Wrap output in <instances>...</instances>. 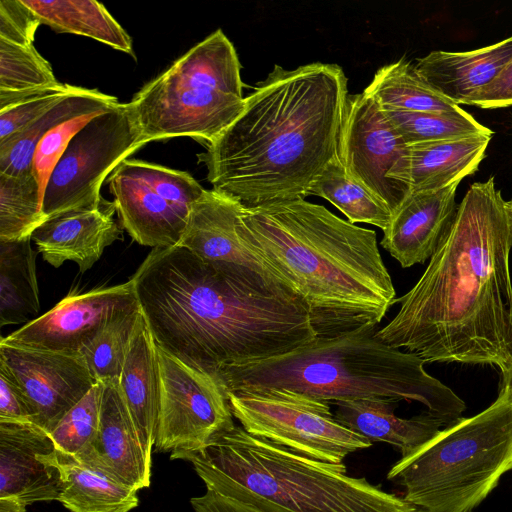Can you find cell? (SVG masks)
<instances>
[{"label": "cell", "instance_id": "1", "mask_svg": "<svg viewBox=\"0 0 512 512\" xmlns=\"http://www.w3.org/2000/svg\"><path fill=\"white\" fill-rule=\"evenodd\" d=\"M512 205L492 176L470 186L453 223L400 308L384 343L425 362L512 363Z\"/></svg>", "mask_w": 512, "mask_h": 512}, {"label": "cell", "instance_id": "2", "mask_svg": "<svg viewBox=\"0 0 512 512\" xmlns=\"http://www.w3.org/2000/svg\"><path fill=\"white\" fill-rule=\"evenodd\" d=\"M348 95L337 64L274 65L199 156L213 190L246 209L304 199L337 155Z\"/></svg>", "mask_w": 512, "mask_h": 512}, {"label": "cell", "instance_id": "3", "mask_svg": "<svg viewBox=\"0 0 512 512\" xmlns=\"http://www.w3.org/2000/svg\"><path fill=\"white\" fill-rule=\"evenodd\" d=\"M131 280L156 344L219 384L316 338L302 303L250 293L179 245L153 248Z\"/></svg>", "mask_w": 512, "mask_h": 512}, {"label": "cell", "instance_id": "4", "mask_svg": "<svg viewBox=\"0 0 512 512\" xmlns=\"http://www.w3.org/2000/svg\"><path fill=\"white\" fill-rule=\"evenodd\" d=\"M238 232L293 288L319 338L378 325L396 299L376 232L304 199L244 208Z\"/></svg>", "mask_w": 512, "mask_h": 512}, {"label": "cell", "instance_id": "5", "mask_svg": "<svg viewBox=\"0 0 512 512\" xmlns=\"http://www.w3.org/2000/svg\"><path fill=\"white\" fill-rule=\"evenodd\" d=\"M377 325L313 341L288 353L226 368V391L286 389L333 404L360 399L418 402L446 426L461 418L464 401L429 375L416 354L377 337Z\"/></svg>", "mask_w": 512, "mask_h": 512}, {"label": "cell", "instance_id": "6", "mask_svg": "<svg viewBox=\"0 0 512 512\" xmlns=\"http://www.w3.org/2000/svg\"><path fill=\"white\" fill-rule=\"evenodd\" d=\"M192 463L207 490L263 512H421L364 477L298 454L235 425L202 448L170 457Z\"/></svg>", "mask_w": 512, "mask_h": 512}, {"label": "cell", "instance_id": "7", "mask_svg": "<svg viewBox=\"0 0 512 512\" xmlns=\"http://www.w3.org/2000/svg\"><path fill=\"white\" fill-rule=\"evenodd\" d=\"M512 470V400L504 392L482 412L441 429L401 457L387 478L421 512H472Z\"/></svg>", "mask_w": 512, "mask_h": 512}, {"label": "cell", "instance_id": "8", "mask_svg": "<svg viewBox=\"0 0 512 512\" xmlns=\"http://www.w3.org/2000/svg\"><path fill=\"white\" fill-rule=\"evenodd\" d=\"M240 72L236 49L221 29L194 45L129 102L144 143L214 141L244 108Z\"/></svg>", "mask_w": 512, "mask_h": 512}, {"label": "cell", "instance_id": "9", "mask_svg": "<svg viewBox=\"0 0 512 512\" xmlns=\"http://www.w3.org/2000/svg\"><path fill=\"white\" fill-rule=\"evenodd\" d=\"M233 417L248 433L298 454L344 464L349 454L372 442L334 417L330 403L286 389H248L227 393Z\"/></svg>", "mask_w": 512, "mask_h": 512}, {"label": "cell", "instance_id": "10", "mask_svg": "<svg viewBox=\"0 0 512 512\" xmlns=\"http://www.w3.org/2000/svg\"><path fill=\"white\" fill-rule=\"evenodd\" d=\"M143 145L129 103L95 116L72 138L50 175L43 197L46 220L98 208L107 176Z\"/></svg>", "mask_w": 512, "mask_h": 512}, {"label": "cell", "instance_id": "11", "mask_svg": "<svg viewBox=\"0 0 512 512\" xmlns=\"http://www.w3.org/2000/svg\"><path fill=\"white\" fill-rule=\"evenodd\" d=\"M122 227L140 245L179 244L204 188L187 172L125 159L108 177Z\"/></svg>", "mask_w": 512, "mask_h": 512}, {"label": "cell", "instance_id": "12", "mask_svg": "<svg viewBox=\"0 0 512 512\" xmlns=\"http://www.w3.org/2000/svg\"><path fill=\"white\" fill-rule=\"evenodd\" d=\"M243 210L239 202L213 189L204 190L193 204L178 245L250 293L303 304L293 288L239 234Z\"/></svg>", "mask_w": 512, "mask_h": 512}, {"label": "cell", "instance_id": "13", "mask_svg": "<svg viewBox=\"0 0 512 512\" xmlns=\"http://www.w3.org/2000/svg\"><path fill=\"white\" fill-rule=\"evenodd\" d=\"M160 408L155 448L174 456L195 451L235 427L224 388L157 345Z\"/></svg>", "mask_w": 512, "mask_h": 512}, {"label": "cell", "instance_id": "14", "mask_svg": "<svg viewBox=\"0 0 512 512\" xmlns=\"http://www.w3.org/2000/svg\"><path fill=\"white\" fill-rule=\"evenodd\" d=\"M337 156L346 172L384 202L392 214L409 194L408 145L380 104L364 92L348 95Z\"/></svg>", "mask_w": 512, "mask_h": 512}, {"label": "cell", "instance_id": "15", "mask_svg": "<svg viewBox=\"0 0 512 512\" xmlns=\"http://www.w3.org/2000/svg\"><path fill=\"white\" fill-rule=\"evenodd\" d=\"M140 309L133 281L71 291L43 315L0 342L26 349L80 353L115 319Z\"/></svg>", "mask_w": 512, "mask_h": 512}, {"label": "cell", "instance_id": "16", "mask_svg": "<svg viewBox=\"0 0 512 512\" xmlns=\"http://www.w3.org/2000/svg\"><path fill=\"white\" fill-rule=\"evenodd\" d=\"M0 361L19 381L32 423L48 434L97 382L80 353L33 350L0 342Z\"/></svg>", "mask_w": 512, "mask_h": 512}, {"label": "cell", "instance_id": "17", "mask_svg": "<svg viewBox=\"0 0 512 512\" xmlns=\"http://www.w3.org/2000/svg\"><path fill=\"white\" fill-rule=\"evenodd\" d=\"M75 458L137 491L149 487L152 452L142 441L119 381L104 383L97 432Z\"/></svg>", "mask_w": 512, "mask_h": 512}, {"label": "cell", "instance_id": "18", "mask_svg": "<svg viewBox=\"0 0 512 512\" xmlns=\"http://www.w3.org/2000/svg\"><path fill=\"white\" fill-rule=\"evenodd\" d=\"M50 435L33 423L0 421V499L26 506L58 500L61 480Z\"/></svg>", "mask_w": 512, "mask_h": 512}, {"label": "cell", "instance_id": "19", "mask_svg": "<svg viewBox=\"0 0 512 512\" xmlns=\"http://www.w3.org/2000/svg\"><path fill=\"white\" fill-rule=\"evenodd\" d=\"M458 185L410 192L393 212L380 244L403 268L424 263L439 247L456 215Z\"/></svg>", "mask_w": 512, "mask_h": 512}, {"label": "cell", "instance_id": "20", "mask_svg": "<svg viewBox=\"0 0 512 512\" xmlns=\"http://www.w3.org/2000/svg\"><path fill=\"white\" fill-rule=\"evenodd\" d=\"M114 202L103 199L98 208L79 210L49 218L33 233L43 259L58 268L66 261L77 264L81 272L93 267L106 247L122 238L114 220Z\"/></svg>", "mask_w": 512, "mask_h": 512}, {"label": "cell", "instance_id": "21", "mask_svg": "<svg viewBox=\"0 0 512 512\" xmlns=\"http://www.w3.org/2000/svg\"><path fill=\"white\" fill-rule=\"evenodd\" d=\"M511 58L512 36L471 51H432L417 59L415 68L455 104L468 105L471 97L490 84Z\"/></svg>", "mask_w": 512, "mask_h": 512}, {"label": "cell", "instance_id": "22", "mask_svg": "<svg viewBox=\"0 0 512 512\" xmlns=\"http://www.w3.org/2000/svg\"><path fill=\"white\" fill-rule=\"evenodd\" d=\"M397 403L390 399L338 401L333 403L334 417L371 442L396 446L404 457L432 439L446 424L426 411L411 418L399 417L394 412Z\"/></svg>", "mask_w": 512, "mask_h": 512}, {"label": "cell", "instance_id": "23", "mask_svg": "<svg viewBox=\"0 0 512 512\" xmlns=\"http://www.w3.org/2000/svg\"><path fill=\"white\" fill-rule=\"evenodd\" d=\"M119 387L142 441L152 452L160 408V369L157 344L142 313L126 354Z\"/></svg>", "mask_w": 512, "mask_h": 512}, {"label": "cell", "instance_id": "24", "mask_svg": "<svg viewBox=\"0 0 512 512\" xmlns=\"http://www.w3.org/2000/svg\"><path fill=\"white\" fill-rule=\"evenodd\" d=\"M491 137L475 135L409 145V191H431L460 183L478 169Z\"/></svg>", "mask_w": 512, "mask_h": 512}, {"label": "cell", "instance_id": "25", "mask_svg": "<svg viewBox=\"0 0 512 512\" xmlns=\"http://www.w3.org/2000/svg\"><path fill=\"white\" fill-rule=\"evenodd\" d=\"M119 102L97 89L79 87L25 129L0 143V174L31 175L35 149L54 127L75 117L107 111Z\"/></svg>", "mask_w": 512, "mask_h": 512}, {"label": "cell", "instance_id": "26", "mask_svg": "<svg viewBox=\"0 0 512 512\" xmlns=\"http://www.w3.org/2000/svg\"><path fill=\"white\" fill-rule=\"evenodd\" d=\"M51 459L60 472L58 501L70 511L129 512L138 506L136 489L56 449Z\"/></svg>", "mask_w": 512, "mask_h": 512}, {"label": "cell", "instance_id": "27", "mask_svg": "<svg viewBox=\"0 0 512 512\" xmlns=\"http://www.w3.org/2000/svg\"><path fill=\"white\" fill-rule=\"evenodd\" d=\"M40 25L57 33L86 36L134 56L132 38L107 11L93 0H22Z\"/></svg>", "mask_w": 512, "mask_h": 512}, {"label": "cell", "instance_id": "28", "mask_svg": "<svg viewBox=\"0 0 512 512\" xmlns=\"http://www.w3.org/2000/svg\"><path fill=\"white\" fill-rule=\"evenodd\" d=\"M31 237L0 242V325L28 321L40 308Z\"/></svg>", "mask_w": 512, "mask_h": 512}, {"label": "cell", "instance_id": "29", "mask_svg": "<svg viewBox=\"0 0 512 512\" xmlns=\"http://www.w3.org/2000/svg\"><path fill=\"white\" fill-rule=\"evenodd\" d=\"M363 92L387 109L413 112L462 110L432 87L405 58L380 67Z\"/></svg>", "mask_w": 512, "mask_h": 512}, {"label": "cell", "instance_id": "30", "mask_svg": "<svg viewBox=\"0 0 512 512\" xmlns=\"http://www.w3.org/2000/svg\"><path fill=\"white\" fill-rule=\"evenodd\" d=\"M309 195L329 201L352 224L367 223L385 230L392 218L389 207L353 179L337 155L313 182Z\"/></svg>", "mask_w": 512, "mask_h": 512}, {"label": "cell", "instance_id": "31", "mask_svg": "<svg viewBox=\"0 0 512 512\" xmlns=\"http://www.w3.org/2000/svg\"><path fill=\"white\" fill-rule=\"evenodd\" d=\"M46 221L34 176L0 174V242L23 240Z\"/></svg>", "mask_w": 512, "mask_h": 512}, {"label": "cell", "instance_id": "32", "mask_svg": "<svg viewBox=\"0 0 512 512\" xmlns=\"http://www.w3.org/2000/svg\"><path fill=\"white\" fill-rule=\"evenodd\" d=\"M406 145L492 135L465 110L458 112H413L382 108Z\"/></svg>", "mask_w": 512, "mask_h": 512}, {"label": "cell", "instance_id": "33", "mask_svg": "<svg viewBox=\"0 0 512 512\" xmlns=\"http://www.w3.org/2000/svg\"><path fill=\"white\" fill-rule=\"evenodd\" d=\"M141 313L139 309L115 319L80 351L96 381H119Z\"/></svg>", "mask_w": 512, "mask_h": 512}, {"label": "cell", "instance_id": "34", "mask_svg": "<svg viewBox=\"0 0 512 512\" xmlns=\"http://www.w3.org/2000/svg\"><path fill=\"white\" fill-rule=\"evenodd\" d=\"M60 84L51 65L38 53L34 44H16L0 39V91L28 92Z\"/></svg>", "mask_w": 512, "mask_h": 512}, {"label": "cell", "instance_id": "35", "mask_svg": "<svg viewBox=\"0 0 512 512\" xmlns=\"http://www.w3.org/2000/svg\"><path fill=\"white\" fill-rule=\"evenodd\" d=\"M104 383L97 381L49 434L55 449L78 456L92 442L99 425Z\"/></svg>", "mask_w": 512, "mask_h": 512}, {"label": "cell", "instance_id": "36", "mask_svg": "<svg viewBox=\"0 0 512 512\" xmlns=\"http://www.w3.org/2000/svg\"><path fill=\"white\" fill-rule=\"evenodd\" d=\"M101 113L103 112L89 113L63 122L51 129L40 140L34 152L32 172L43 197L50 175L72 138L90 120Z\"/></svg>", "mask_w": 512, "mask_h": 512}, {"label": "cell", "instance_id": "37", "mask_svg": "<svg viewBox=\"0 0 512 512\" xmlns=\"http://www.w3.org/2000/svg\"><path fill=\"white\" fill-rule=\"evenodd\" d=\"M78 88L61 83L57 87L42 90L16 105L0 110V143L25 129Z\"/></svg>", "mask_w": 512, "mask_h": 512}, {"label": "cell", "instance_id": "38", "mask_svg": "<svg viewBox=\"0 0 512 512\" xmlns=\"http://www.w3.org/2000/svg\"><path fill=\"white\" fill-rule=\"evenodd\" d=\"M40 22L22 0L0 2V39L16 44H33Z\"/></svg>", "mask_w": 512, "mask_h": 512}, {"label": "cell", "instance_id": "39", "mask_svg": "<svg viewBox=\"0 0 512 512\" xmlns=\"http://www.w3.org/2000/svg\"><path fill=\"white\" fill-rule=\"evenodd\" d=\"M0 421L32 423L24 391L13 372L0 361Z\"/></svg>", "mask_w": 512, "mask_h": 512}, {"label": "cell", "instance_id": "40", "mask_svg": "<svg viewBox=\"0 0 512 512\" xmlns=\"http://www.w3.org/2000/svg\"><path fill=\"white\" fill-rule=\"evenodd\" d=\"M468 105L483 109L512 106V58L490 84L471 97Z\"/></svg>", "mask_w": 512, "mask_h": 512}, {"label": "cell", "instance_id": "41", "mask_svg": "<svg viewBox=\"0 0 512 512\" xmlns=\"http://www.w3.org/2000/svg\"><path fill=\"white\" fill-rule=\"evenodd\" d=\"M191 505L194 512H263L240 501L206 490L205 494L193 497Z\"/></svg>", "mask_w": 512, "mask_h": 512}, {"label": "cell", "instance_id": "42", "mask_svg": "<svg viewBox=\"0 0 512 512\" xmlns=\"http://www.w3.org/2000/svg\"><path fill=\"white\" fill-rule=\"evenodd\" d=\"M0 512H26V505L13 498H1Z\"/></svg>", "mask_w": 512, "mask_h": 512}, {"label": "cell", "instance_id": "43", "mask_svg": "<svg viewBox=\"0 0 512 512\" xmlns=\"http://www.w3.org/2000/svg\"><path fill=\"white\" fill-rule=\"evenodd\" d=\"M502 384L500 385V392L506 393L512 400V363L509 368L502 373Z\"/></svg>", "mask_w": 512, "mask_h": 512}, {"label": "cell", "instance_id": "44", "mask_svg": "<svg viewBox=\"0 0 512 512\" xmlns=\"http://www.w3.org/2000/svg\"><path fill=\"white\" fill-rule=\"evenodd\" d=\"M511 205H512V201H511Z\"/></svg>", "mask_w": 512, "mask_h": 512}]
</instances>
